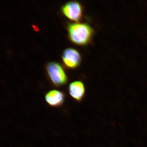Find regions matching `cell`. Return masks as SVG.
<instances>
[{
	"mask_svg": "<svg viewBox=\"0 0 147 147\" xmlns=\"http://www.w3.org/2000/svg\"><path fill=\"white\" fill-rule=\"evenodd\" d=\"M46 68L49 80L55 87H62L67 84V75L59 63L55 62H49L47 64Z\"/></svg>",
	"mask_w": 147,
	"mask_h": 147,
	"instance_id": "2",
	"label": "cell"
},
{
	"mask_svg": "<svg viewBox=\"0 0 147 147\" xmlns=\"http://www.w3.org/2000/svg\"><path fill=\"white\" fill-rule=\"evenodd\" d=\"M45 99L49 106L54 107H59L64 104L65 95L61 91L58 90H51L46 93Z\"/></svg>",
	"mask_w": 147,
	"mask_h": 147,
	"instance_id": "5",
	"label": "cell"
},
{
	"mask_svg": "<svg viewBox=\"0 0 147 147\" xmlns=\"http://www.w3.org/2000/svg\"><path fill=\"white\" fill-rule=\"evenodd\" d=\"M68 90L70 95L75 100L80 102L84 98L85 89L82 82L78 81L71 82L69 84Z\"/></svg>",
	"mask_w": 147,
	"mask_h": 147,
	"instance_id": "6",
	"label": "cell"
},
{
	"mask_svg": "<svg viewBox=\"0 0 147 147\" xmlns=\"http://www.w3.org/2000/svg\"><path fill=\"white\" fill-rule=\"evenodd\" d=\"M61 10L69 19L78 23L81 21L83 16V8L81 4L77 1H70L65 3L62 6Z\"/></svg>",
	"mask_w": 147,
	"mask_h": 147,
	"instance_id": "3",
	"label": "cell"
},
{
	"mask_svg": "<svg viewBox=\"0 0 147 147\" xmlns=\"http://www.w3.org/2000/svg\"><path fill=\"white\" fill-rule=\"evenodd\" d=\"M70 40L80 46H86L91 43L94 31L90 26L86 23H70L67 27Z\"/></svg>",
	"mask_w": 147,
	"mask_h": 147,
	"instance_id": "1",
	"label": "cell"
},
{
	"mask_svg": "<svg viewBox=\"0 0 147 147\" xmlns=\"http://www.w3.org/2000/svg\"><path fill=\"white\" fill-rule=\"evenodd\" d=\"M62 59L64 65L70 69L76 68L82 61V57L80 53L72 48H68L63 51Z\"/></svg>",
	"mask_w": 147,
	"mask_h": 147,
	"instance_id": "4",
	"label": "cell"
}]
</instances>
